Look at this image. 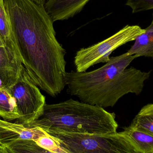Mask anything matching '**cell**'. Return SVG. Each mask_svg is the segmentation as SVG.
<instances>
[{
	"instance_id": "6da1fadb",
	"label": "cell",
	"mask_w": 153,
	"mask_h": 153,
	"mask_svg": "<svg viewBox=\"0 0 153 153\" xmlns=\"http://www.w3.org/2000/svg\"><path fill=\"white\" fill-rule=\"evenodd\" d=\"M19 56L36 85L55 97L66 86V52L56 37L44 5L32 0H4Z\"/></svg>"
},
{
	"instance_id": "7a4b0ae2",
	"label": "cell",
	"mask_w": 153,
	"mask_h": 153,
	"mask_svg": "<svg viewBox=\"0 0 153 153\" xmlns=\"http://www.w3.org/2000/svg\"><path fill=\"white\" fill-rule=\"evenodd\" d=\"M127 53L110 57L105 65L89 72H66L65 84L68 93L82 102L101 107H113L123 96L129 93L139 95L151 72L127 68L137 58Z\"/></svg>"
},
{
	"instance_id": "3957f363",
	"label": "cell",
	"mask_w": 153,
	"mask_h": 153,
	"mask_svg": "<svg viewBox=\"0 0 153 153\" xmlns=\"http://www.w3.org/2000/svg\"><path fill=\"white\" fill-rule=\"evenodd\" d=\"M37 121L43 128H55L81 134H114L118 127L115 113L72 99L56 104H46Z\"/></svg>"
},
{
	"instance_id": "277c9868",
	"label": "cell",
	"mask_w": 153,
	"mask_h": 153,
	"mask_svg": "<svg viewBox=\"0 0 153 153\" xmlns=\"http://www.w3.org/2000/svg\"><path fill=\"white\" fill-rule=\"evenodd\" d=\"M44 129L67 153H135L120 132L101 134L71 133L55 128Z\"/></svg>"
},
{
	"instance_id": "5b68a950",
	"label": "cell",
	"mask_w": 153,
	"mask_h": 153,
	"mask_svg": "<svg viewBox=\"0 0 153 153\" xmlns=\"http://www.w3.org/2000/svg\"><path fill=\"white\" fill-rule=\"evenodd\" d=\"M144 31L145 29L138 25H127L103 41L81 49L77 51L74 57L76 72H85L94 65L107 63L114 50L128 42L135 40Z\"/></svg>"
},
{
	"instance_id": "8992f818",
	"label": "cell",
	"mask_w": 153,
	"mask_h": 153,
	"mask_svg": "<svg viewBox=\"0 0 153 153\" xmlns=\"http://www.w3.org/2000/svg\"><path fill=\"white\" fill-rule=\"evenodd\" d=\"M47 134L37 120L29 123H12L0 119V144L7 153H48L35 142Z\"/></svg>"
},
{
	"instance_id": "52a82bcc",
	"label": "cell",
	"mask_w": 153,
	"mask_h": 153,
	"mask_svg": "<svg viewBox=\"0 0 153 153\" xmlns=\"http://www.w3.org/2000/svg\"><path fill=\"white\" fill-rule=\"evenodd\" d=\"M14 99L19 117L18 123H29L40 118L46 104L45 97L23 67L16 82L7 89Z\"/></svg>"
},
{
	"instance_id": "ba28073f",
	"label": "cell",
	"mask_w": 153,
	"mask_h": 153,
	"mask_svg": "<svg viewBox=\"0 0 153 153\" xmlns=\"http://www.w3.org/2000/svg\"><path fill=\"white\" fill-rule=\"evenodd\" d=\"M23 67L16 50L4 45L0 46V78L5 89L16 82Z\"/></svg>"
},
{
	"instance_id": "9c48e42d",
	"label": "cell",
	"mask_w": 153,
	"mask_h": 153,
	"mask_svg": "<svg viewBox=\"0 0 153 153\" xmlns=\"http://www.w3.org/2000/svg\"><path fill=\"white\" fill-rule=\"evenodd\" d=\"M91 0H48L44 4L54 22L68 19L80 13Z\"/></svg>"
},
{
	"instance_id": "30bf717a",
	"label": "cell",
	"mask_w": 153,
	"mask_h": 153,
	"mask_svg": "<svg viewBox=\"0 0 153 153\" xmlns=\"http://www.w3.org/2000/svg\"><path fill=\"white\" fill-rule=\"evenodd\" d=\"M120 133L127 139L135 153H153V136L130 125Z\"/></svg>"
},
{
	"instance_id": "8fae6325",
	"label": "cell",
	"mask_w": 153,
	"mask_h": 153,
	"mask_svg": "<svg viewBox=\"0 0 153 153\" xmlns=\"http://www.w3.org/2000/svg\"><path fill=\"white\" fill-rule=\"evenodd\" d=\"M127 53L129 55H135L137 57L144 56L153 59V13L151 24L137 37Z\"/></svg>"
},
{
	"instance_id": "7c38bea8",
	"label": "cell",
	"mask_w": 153,
	"mask_h": 153,
	"mask_svg": "<svg viewBox=\"0 0 153 153\" xmlns=\"http://www.w3.org/2000/svg\"><path fill=\"white\" fill-rule=\"evenodd\" d=\"M130 125L153 136V103L144 106L132 120Z\"/></svg>"
},
{
	"instance_id": "4fadbf2b",
	"label": "cell",
	"mask_w": 153,
	"mask_h": 153,
	"mask_svg": "<svg viewBox=\"0 0 153 153\" xmlns=\"http://www.w3.org/2000/svg\"><path fill=\"white\" fill-rule=\"evenodd\" d=\"M0 116L8 121L17 119L19 117L15 100L5 88H0Z\"/></svg>"
},
{
	"instance_id": "5bb4252c",
	"label": "cell",
	"mask_w": 153,
	"mask_h": 153,
	"mask_svg": "<svg viewBox=\"0 0 153 153\" xmlns=\"http://www.w3.org/2000/svg\"><path fill=\"white\" fill-rule=\"evenodd\" d=\"M0 37L4 45L18 52L13 38L10 25L4 0H0Z\"/></svg>"
},
{
	"instance_id": "9a60e30c",
	"label": "cell",
	"mask_w": 153,
	"mask_h": 153,
	"mask_svg": "<svg viewBox=\"0 0 153 153\" xmlns=\"http://www.w3.org/2000/svg\"><path fill=\"white\" fill-rule=\"evenodd\" d=\"M35 142L39 147L48 153H67L61 146L58 141L48 133L45 135L40 137Z\"/></svg>"
},
{
	"instance_id": "2e32d148",
	"label": "cell",
	"mask_w": 153,
	"mask_h": 153,
	"mask_svg": "<svg viewBox=\"0 0 153 153\" xmlns=\"http://www.w3.org/2000/svg\"><path fill=\"white\" fill-rule=\"evenodd\" d=\"M126 5L133 13H137L153 9V0H127Z\"/></svg>"
},
{
	"instance_id": "e0dca14e",
	"label": "cell",
	"mask_w": 153,
	"mask_h": 153,
	"mask_svg": "<svg viewBox=\"0 0 153 153\" xmlns=\"http://www.w3.org/2000/svg\"><path fill=\"white\" fill-rule=\"evenodd\" d=\"M32 1H34V2L39 4L44 5L45 3L48 0H32Z\"/></svg>"
},
{
	"instance_id": "ac0fdd59",
	"label": "cell",
	"mask_w": 153,
	"mask_h": 153,
	"mask_svg": "<svg viewBox=\"0 0 153 153\" xmlns=\"http://www.w3.org/2000/svg\"><path fill=\"white\" fill-rule=\"evenodd\" d=\"M0 153H7L4 147H3L0 144Z\"/></svg>"
},
{
	"instance_id": "d6986e66",
	"label": "cell",
	"mask_w": 153,
	"mask_h": 153,
	"mask_svg": "<svg viewBox=\"0 0 153 153\" xmlns=\"http://www.w3.org/2000/svg\"><path fill=\"white\" fill-rule=\"evenodd\" d=\"M0 88H4L3 83L1 79V78H0Z\"/></svg>"
},
{
	"instance_id": "ffe728a7",
	"label": "cell",
	"mask_w": 153,
	"mask_h": 153,
	"mask_svg": "<svg viewBox=\"0 0 153 153\" xmlns=\"http://www.w3.org/2000/svg\"><path fill=\"white\" fill-rule=\"evenodd\" d=\"M3 45H4V44L3 43L1 37H0V46H3Z\"/></svg>"
}]
</instances>
